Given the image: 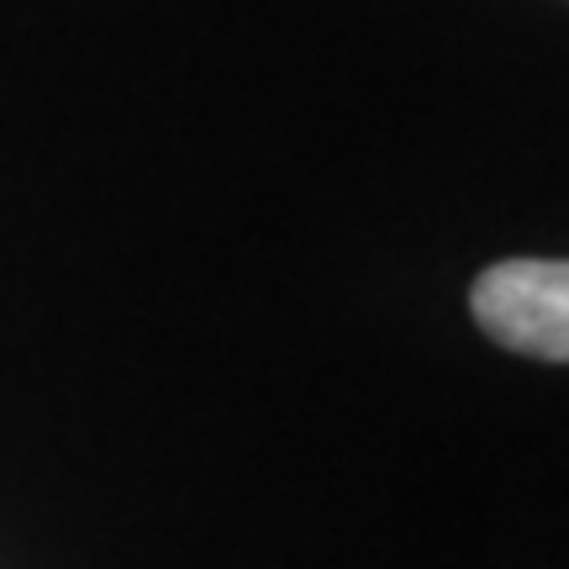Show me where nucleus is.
<instances>
[{"label": "nucleus", "mask_w": 569, "mask_h": 569, "mask_svg": "<svg viewBox=\"0 0 569 569\" xmlns=\"http://www.w3.org/2000/svg\"><path fill=\"white\" fill-rule=\"evenodd\" d=\"M475 322L501 348H517L528 359H569V264L559 259H501L490 264L475 290Z\"/></svg>", "instance_id": "obj_1"}]
</instances>
